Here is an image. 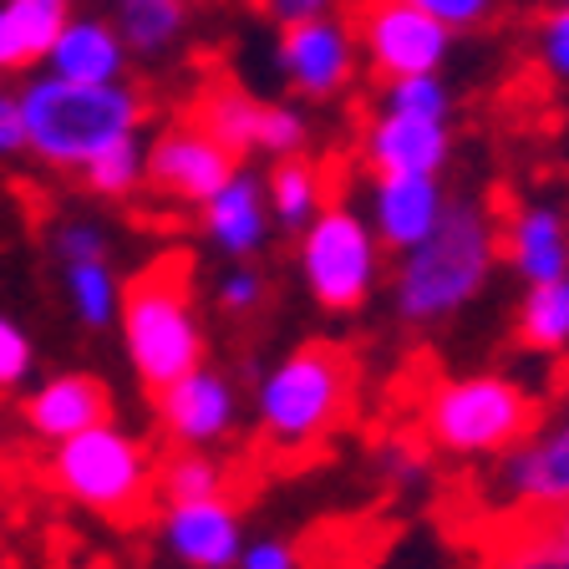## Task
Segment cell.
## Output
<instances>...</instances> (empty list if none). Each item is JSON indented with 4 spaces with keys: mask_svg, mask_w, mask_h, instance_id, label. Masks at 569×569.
I'll list each match as a JSON object with an SVG mask.
<instances>
[{
    "mask_svg": "<svg viewBox=\"0 0 569 569\" xmlns=\"http://www.w3.org/2000/svg\"><path fill=\"white\" fill-rule=\"evenodd\" d=\"M503 254V224L478 199H448V213L422 244L402 249L391 274V300L407 326H438L468 310L493 280Z\"/></svg>",
    "mask_w": 569,
    "mask_h": 569,
    "instance_id": "cell-1",
    "label": "cell"
},
{
    "mask_svg": "<svg viewBox=\"0 0 569 569\" xmlns=\"http://www.w3.org/2000/svg\"><path fill=\"white\" fill-rule=\"evenodd\" d=\"M21 118H26V153L41 158L57 173H82L112 142L138 138L148 107L128 82L87 87L41 71L21 92Z\"/></svg>",
    "mask_w": 569,
    "mask_h": 569,
    "instance_id": "cell-2",
    "label": "cell"
},
{
    "mask_svg": "<svg viewBox=\"0 0 569 569\" xmlns=\"http://www.w3.org/2000/svg\"><path fill=\"white\" fill-rule=\"evenodd\" d=\"M122 346L148 391L203 367V326L189 296L183 260H158L122 284Z\"/></svg>",
    "mask_w": 569,
    "mask_h": 569,
    "instance_id": "cell-3",
    "label": "cell"
},
{
    "mask_svg": "<svg viewBox=\"0 0 569 569\" xmlns=\"http://www.w3.org/2000/svg\"><path fill=\"white\" fill-rule=\"evenodd\" d=\"M539 402L513 377L473 371V377H442L422 397V432L448 458L493 462L539 422Z\"/></svg>",
    "mask_w": 569,
    "mask_h": 569,
    "instance_id": "cell-4",
    "label": "cell"
},
{
    "mask_svg": "<svg viewBox=\"0 0 569 569\" xmlns=\"http://www.w3.org/2000/svg\"><path fill=\"white\" fill-rule=\"evenodd\" d=\"M351 407V356L336 346H296V351L264 371L254 391L260 432L280 452H306L336 432Z\"/></svg>",
    "mask_w": 569,
    "mask_h": 569,
    "instance_id": "cell-5",
    "label": "cell"
},
{
    "mask_svg": "<svg viewBox=\"0 0 569 569\" xmlns=\"http://www.w3.org/2000/svg\"><path fill=\"white\" fill-rule=\"evenodd\" d=\"M51 483L107 519H132L153 493V458L132 432L112 422H97L77 438L57 442L51 452Z\"/></svg>",
    "mask_w": 569,
    "mask_h": 569,
    "instance_id": "cell-6",
    "label": "cell"
},
{
    "mask_svg": "<svg viewBox=\"0 0 569 569\" xmlns=\"http://www.w3.org/2000/svg\"><path fill=\"white\" fill-rule=\"evenodd\" d=\"M300 280L320 310H361L381 280V239L351 203L326 209L300 229Z\"/></svg>",
    "mask_w": 569,
    "mask_h": 569,
    "instance_id": "cell-7",
    "label": "cell"
},
{
    "mask_svg": "<svg viewBox=\"0 0 569 569\" xmlns=\"http://www.w3.org/2000/svg\"><path fill=\"white\" fill-rule=\"evenodd\" d=\"M478 493H483V509L503 523L569 509V407L539 417L509 452H498Z\"/></svg>",
    "mask_w": 569,
    "mask_h": 569,
    "instance_id": "cell-8",
    "label": "cell"
},
{
    "mask_svg": "<svg viewBox=\"0 0 569 569\" xmlns=\"http://www.w3.org/2000/svg\"><path fill=\"white\" fill-rule=\"evenodd\" d=\"M356 41L367 47V61L381 77H422L442 71L452 51V26L427 16L412 0H361L356 16Z\"/></svg>",
    "mask_w": 569,
    "mask_h": 569,
    "instance_id": "cell-9",
    "label": "cell"
},
{
    "mask_svg": "<svg viewBox=\"0 0 569 569\" xmlns=\"http://www.w3.org/2000/svg\"><path fill=\"white\" fill-rule=\"evenodd\" d=\"M239 158L203 122H173L148 142V183L178 203H203L229 183Z\"/></svg>",
    "mask_w": 569,
    "mask_h": 569,
    "instance_id": "cell-10",
    "label": "cell"
},
{
    "mask_svg": "<svg viewBox=\"0 0 569 569\" xmlns=\"http://www.w3.org/2000/svg\"><path fill=\"white\" fill-rule=\"evenodd\" d=\"M284 82L300 97H336L356 71V31L336 16H316L300 26H280V47H274Z\"/></svg>",
    "mask_w": 569,
    "mask_h": 569,
    "instance_id": "cell-11",
    "label": "cell"
},
{
    "mask_svg": "<svg viewBox=\"0 0 569 569\" xmlns=\"http://www.w3.org/2000/svg\"><path fill=\"white\" fill-rule=\"evenodd\" d=\"M158 422L178 448H213L224 442L239 422V391L224 371L193 367L178 381H168L163 391H153Z\"/></svg>",
    "mask_w": 569,
    "mask_h": 569,
    "instance_id": "cell-12",
    "label": "cell"
},
{
    "mask_svg": "<svg viewBox=\"0 0 569 569\" xmlns=\"http://www.w3.org/2000/svg\"><path fill=\"white\" fill-rule=\"evenodd\" d=\"M158 539L183 569H234L239 549H244V523H239L234 503L224 493H213L189 498V503H168Z\"/></svg>",
    "mask_w": 569,
    "mask_h": 569,
    "instance_id": "cell-13",
    "label": "cell"
},
{
    "mask_svg": "<svg viewBox=\"0 0 569 569\" xmlns=\"http://www.w3.org/2000/svg\"><path fill=\"white\" fill-rule=\"evenodd\" d=\"M452 118H427V112H402L387 107L371 118L367 138H361V158L371 173H442L452 158Z\"/></svg>",
    "mask_w": 569,
    "mask_h": 569,
    "instance_id": "cell-14",
    "label": "cell"
},
{
    "mask_svg": "<svg viewBox=\"0 0 569 569\" xmlns=\"http://www.w3.org/2000/svg\"><path fill=\"white\" fill-rule=\"evenodd\" d=\"M448 213V193H442L438 173H371V199L367 219L377 229L381 249H412L422 244L438 219Z\"/></svg>",
    "mask_w": 569,
    "mask_h": 569,
    "instance_id": "cell-15",
    "label": "cell"
},
{
    "mask_svg": "<svg viewBox=\"0 0 569 569\" xmlns=\"http://www.w3.org/2000/svg\"><path fill=\"white\" fill-rule=\"evenodd\" d=\"M199 209H203L209 244L219 254H229V260H254L264 249V239H270V224H274L270 193H264V178H254L249 168H234L224 189L209 193Z\"/></svg>",
    "mask_w": 569,
    "mask_h": 569,
    "instance_id": "cell-16",
    "label": "cell"
},
{
    "mask_svg": "<svg viewBox=\"0 0 569 569\" xmlns=\"http://www.w3.org/2000/svg\"><path fill=\"white\" fill-rule=\"evenodd\" d=\"M503 260L523 284H545L569 274V219L549 199H523L503 224Z\"/></svg>",
    "mask_w": 569,
    "mask_h": 569,
    "instance_id": "cell-17",
    "label": "cell"
},
{
    "mask_svg": "<svg viewBox=\"0 0 569 569\" xmlns=\"http://www.w3.org/2000/svg\"><path fill=\"white\" fill-rule=\"evenodd\" d=\"M128 57L132 51L112 21H102V16H71L47 51V71L51 77H67V82L107 87L128 77Z\"/></svg>",
    "mask_w": 569,
    "mask_h": 569,
    "instance_id": "cell-18",
    "label": "cell"
},
{
    "mask_svg": "<svg viewBox=\"0 0 569 569\" xmlns=\"http://www.w3.org/2000/svg\"><path fill=\"white\" fill-rule=\"evenodd\" d=\"M107 412H112V397H107V387L97 377H87V371H61V377L41 381V387L26 397V427H31L36 438H47L51 448L77 438V432H87V427L107 422Z\"/></svg>",
    "mask_w": 569,
    "mask_h": 569,
    "instance_id": "cell-19",
    "label": "cell"
},
{
    "mask_svg": "<svg viewBox=\"0 0 569 569\" xmlns=\"http://www.w3.org/2000/svg\"><path fill=\"white\" fill-rule=\"evenodd\" d=\"M77 0H0V71L47 61L51 41L71 21Z\"/></svg>",
    "mask_w": 569,
    "mask_h": 569,
    "instance_id": "cell-20",
    "label": "cell"
},
{
    "mask_svg": "<svg viewBox=\"0 0 569 569\" xmlns=\"http://www.w3.org/2000/svg\"><path fill=\"white\" fill-rule=\"evenodd\" d=\"M483 569H569V509L503 523V533L488 545Z\"/></svg>",
    "mask_w": 569,
    "mask_h": 569,
    "instance_id": "cell-21",
    "label": "cell"
},
{
    "mask_svg": "<svg viewBox=\"0 0 569 569\" xmlns=\"http://www.w3.org/2000/svg\"><path fill=\"white\" fill-rule=\"evenodd\" d=\"M264 107H270V102H254V97H249L244 87L213 82V87H203V97H199V112H193V122H203V128H209L213 138L224 142L229 153H234V158H244V153H260Z\"/></svg>",
    "mask_w": 569,
    "mask_h": 569,
    "instance_id": "cell-22",
    "label": "cell"
},
{
    "mask_svg": "<svg viewBox=\"0 0 569 569\" xmlns=\"http://www.w3.org/2000/svg\"><path fill=\"white\" fill-rule=\"evenodd\" d=\"M264 193H270L274 224H284V229H306L310 219L331 203L326 199V173H320L306 153L274 158L270 178H264Z\"/></svg>",
    "mask_w": 569,
    "mask_h": 569,
    "instance_id": "cell-23",
    "label": "cell"
},
{
    "mask_svg": "<svg viewBox=\"0 0 569 569\" xmlns=\"http://www.w3.org/2000/svg\"><path fill=\"white\" fill-rule=\"evenodd\" d=\"M112 26L122 31L132 57H163L189 26V6L183 0H112Z\"/></svg>",
    "mask_w": 569,
    "mask_h": 569,
    "instance_id": "cell-24",
    "label": "cell"
},
{
    "mask_svg": "<svg viewBox=\"0 0 569 569\" xmlns=\"http://www.w3.org/2000/svg\"><path fill=\"white\" fill-rule=\"evenodd\" d=\"M519 346L523 351H539V356H565L569 351V274L523 290Z\"/></svg>",
    "mask_w": 569,
    "mask_h": 569,
    "instance_id": "cell-25",
    "label": "cell"
},
{
    "mask_svg": "<svg viewBox=\"0 0 569 569\" xmlns=\"http://www.w3.org/2000/svg\"><path fill=\"white\" fill-rule=\"evenodd\" d=\"M61 284H67V300H71V316L92 326V331H107L118 326L122 316V280L112 274L107 260H71L61 264Z\"/></svg>",
    "mask_w": 569,
    "mask_h": 569,
    "instance_id": "cell-26",
    "label": "cell"
},
{
    "mask_svg": "<svg viewBox=\"0 0 569 569\" xmlns=\"http://www.w3.org/2000/svg\"><path fill=\"white\" fill-rule=\"evenodd\" d=\"M82 178L97 199H128L142 178H148V142H142V132L138 138L112 142L107 153H97L92 163L82 168Z\"/></svg>",
    "mask_w": 569,
    "mask_h": 569,
    "instance_id": "cell-27",
    "label": "cell"
},
{
    "mask_svg": "<svg viewBox=\"0 0 569 569\" xmlns=\"http://www.w3.org/2000/svg\"><path fill=\"white\" fill-rule=\"evenodd\" d=\"M158 493L168 503H189V498H213L224 493V468L213 458L209 448H183L163 462V473H158Z\"/></svg>",
    "mask_w": 569,
    "mask_h": 569,
    "instance_id": "cell-28",
    "label": "cell"
},
{
    "mask_svg": "<svg viewBox=\"0 0 569 569\" xmlns=\"http://www.w3.org/2000/svg\"><path fill=\"white\" fill-rule=\"evenodd\" d=\"M387 107H402V112H427V118H452V97L442 87L438 71H422V77H391L387 92H381Z\"/></svg>",
    "mask_w": 569,
    "mask_h": 569,
    "instance_id": "cell-29",
    "label": "cell"
},
{
    "mask_svg": "<svg viewBox=\"0 0 569 569\" xmlns=\"http://www.w3.org/2000/svg\"><path fill=\"white\" fill-rule=\"evenodd\" d=\"M51 249L61 254V264H71V260H107L112 239H107V229L97 224V219L77 213V219H61V224L51 229Z\"/></svg>",
    "mask_w": 569,
    "mask_h": 569,
    "instance_id": "cell-30",
    "label": "cell"
},
{
    "mask_svg": "<svg viewBox=\"0 0 569 569\" xmlns=\"http://www.w3.org/2000/svg\"><path fill=\"white\" fill-rule=\"evenodd\" d=\"M306 118H300L296 107L284 102H270L264 107V128H260V153L264 158H290V153H306Z\"/></svg>",
    "mask_w": 569,
    "mask_h": 569,
    "instance_id": "cell-31",
    "label": "cell"
},
{
    "mask_svg": "<svg viewBox=\"0 0 569 569\" xmlns=\"http://www.w3.org/2000/svg\"><path fill=\"white\" fill-rule=\"evenodd\" d=\"M213 300H219L224 316H249V310H260V300H264V274L254 270V264L234 260L213 280Z\"/></svg>",
    "mask_w": 569,
    "mask_h": 569,
    "instance_id": "cell-32",
    "label": "cell"
},
{
    "mask_svg": "<svg viewBox=\"0 0 569 569\" xmlns=\"http://www.w3.org/2000/svg\"><path fill=\"white\" fill-rule=\"evenodd\" d=\"M533 51H539V67H545L559 87H569V6H555V11L539 21Z\"/></svg>",
    "mask_w": 569,
    "mask_h": 569,
    "instance_id": "cell-33",
    "label": "cell"
},
{
    "mask_svg": "<svg viewBox=\"0 0 569 569\" xmlns=\"http://www.w3.org/2000/svg\"><path fill=\"white\" fill-rule=\"evenodd\" d=\"M31 367H36V346H31V336L21 331V320L0 316V391L21 387V381L31 377Z\"/></svg>",
    "mask_w": 569,
    "mask_h": 569,
    "instance_id": "cell-34",
    "label": "cell"
},
{
    "mask_svg": "<svg viewBox=\"0 0 569 569\" xmlns=\"http://www.w3.org/2000/svg\"><path fill=\"white\" fill-rule=\"evenodd\" d=\"M234 569H300V555L284 539H249Z\"/></svg>",
    "mask_w": 569,
    "mask_h": 569,
    "instance_id": "cell-35",
    "label": "cell"
},
{
    "mask_svg": "<svg viewBox=\"0 0 569 569\" xmlns=\"http://www.w3.org/2000/svg\"><path fill=\"white\" fill-rule=\"evenodd\" d=\"M412 6H422L427 16H438V21L452 26V31H468V26H478L488 11H493V0H412Z\"/></svg>",
    "mask_w": 569,
    "mask_h": 569,
    "instance_id": "cell-36",
    "label": "cell"
},
{
    "mask_svg": "<svg viewBox=\"0 0 569 569\" xmlns=\"http://www.w3.org/2000/svg\"><path fill=\"white\" fill-rule=\"evenodd\" d=\"M26 153V118H21V92L0 87V158Z\"/></svg>",
    "mask_w": 569,
    "mask_h": 569,
    "instance_id": "cell-37",
    "label": "cell"
},
{
    "mask_svg": "<svg viewBox=\"0 0 569 569\" xmlns=\"http://www.w3.org/2000/svg\"><path fill=\"white\" fill-rule=\"evenodd\" d=\"M260 11L274 26H300V21H316V16H331L336 0H260Z\"/></svg>",
    "mask_w": 569,
    "mask_h": 569,
    "instance_id": "cell-38",
    "label": "cell"
},
{
    "mask_svg": "<svg viewBox=\"0 0 569 569\" xmlns=\"http://www.w3.org/2000/svg\"><path fill=\"white\" fill-rule=\"evenodd\" d=\"M387 468H391V478H397V483H407V478L422 473V452H417L412 442H391V448H387Z\"/></svg>",
    "mask_w": 569,
    "mask_h": 569,
    "instance_id": "cell-39",
    "label": "cell"
},
{
    "mask_svg": "<svg viewBox=\"0 0 569 569\" xmlns=\"http://www.w3.org/2000/svg\"><path fill=\"white\" fill-rule=\"evenodd\" d=\"M559 6H569V0H559Z\"/></svg>",
    "mask_w": 569,
    "mask_h": 569,
    "instance_id": "cell-40",
    "label": "cell"
}]
</instances>
